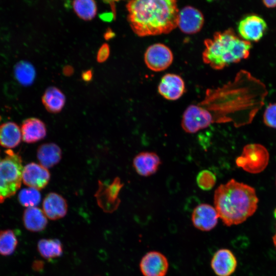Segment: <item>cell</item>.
<instances>
[{
    "label": "cell",
    "mask_w": 276,
    "mask_h": 276,
    "mask_svg": "<svg viewBox=\"0 0 276 276\" xmlns=\"http://www.w3.org/2000/svg\"><path fill=\"white\" fill-rule=\"evenodd\" d=\"M173 54L166 45L156 43L149 46L144 54V61L147 67L152 71H165L172 63Z\"/></svg>",
    "instance_id": "ba28073f"
},
{
    "label": "cell",
    "mask_w": 276,
    "mask_h": 276,
    "mask_svg": "<svg viewBox=\"0 0 276 276\" xmlns=\"http://www.w3.org/2000/svg\"><path fill=\"white\" fill-rule=\"evenodd\" d=\"M126 7L129 25L138 36L167 34L177 27L179 10L175 0H133Z\"/></svg>",
    "instance_id": "7a4b0ae2"
},
{
    "label": "cell",
    "mask_w": 276,
    "mask_h": 276,
    "mask_svg": "<svg viewBox=\"0 0 276 276\" xmlns=\"http://www.w3.org/2000/svg\"><path fill=\"white\" fill-rule=\"evenodd\" d=\"M269 155L267 149L260 144H249L243 147L242 154L236 160L238 167L252 174L263 171L267 167Z\"/></svg>",
    "instance_id": "8992f818"
},
{
    "label": "cell",
    "mask_w": 276,
    "mask_h": 276,
    "mask_svg": "<svg viewBox=\"0 0 276 276\" xmlns=\"http://www.w3.org/2000/svg\"><path fill=\"white\" fill-rule=\"evenodd\" d=\"M211 268L217 276H230L236 270L237 259L228 249L222 248L214 254L211 261Z\"/></svg>",
    "instance_id": "9a60e30c"
},
{
    "label": "cell",
    "mask_w": 276,
    "mask_h": 276,
    "mask_svg": "<svg viewBox=\"0 0 276 276\" xmlns=\"http://www.w3.org/2000/svg\"><path fill=\"white\" fill-rule=\"evenodd\" d=\"M43 211L49 219L55 220L64 217L67 211L66 200L60 195L54 192L48 194L42 203Z\"/></svg>",
    "instance_id": "2e32d148"
},
{
    "label": "cell",
    "mask_w": 276,
    "mask_h": 276,
    "mask_svg": "<svg viewBox=\"0 0 276 276\" xmlns=\"http://www.w3.org/2000/svg\"><path fill=\"white\" fill-rule=\"evenodd\" d=\"M18 200L22 205L27 208L36 207L41 200V195L36 189H24L18 194Z\"/></svg>",
    "instance_id": "4316f807"
},
{
    "label": "cell",
    "mask_w": 276,
    "mask_h": 276,
    "mask_svg": "<svg viewBox=\"0 0 276 276\" xmlns=\"http://www.w3.org/2000/svg\"><path fill=\"white\" fill-rule=\"evenodd\" d=\"M272 241L274 246L276 248V232L275 234L272 237Z\"/></svg>",
    "instance_id": "e575fe53"
},
{
    "label": "cell",
    "mask_w": 276,
    "mask_h": 276,
    "mask_svg": "<svg viewBox=\"0 0 276 276\" xmlns=\"http://www.w3.org/2000/svg\"><path fill=\"white\" fill-rule=\"evenodd\" d=\"M22 219L26 228L33 232L43 231L48 224L43 210L36 206L27 208L24 212Z\"/></svg>",
    "instance_id": "d6986e66"
},
{
    "label": "cell",
    "mask_w": 276,
    "mask_h": 276,
    "mask_svg": "<svg viewBox=\"0 0 276 276\" xmlns=\"http://www.w3.org/2000/svg\"><path fill=\"white\" fill-rule=\"evenodd\" d=\"M72 5L77 15L83 20H90L96 15L97 4L93 0L74 1Z\"/></svg>",
    "instance_id": "cb8c5ba5"
},
{
    "label": "cell",
    "mask_w": 276,
    "mask_h": 276,
    "mask_svg": "<svg viewBox=\"0 0 276 276\" xmlns=\"http://www.w3.org/2000/svg\"><path fill=\"white\" fill-rule=\"evenodd\" d=\"M203 61L213 69L220 70L246 59L251 43L238 36L232 29L215 32L204 41Z\"/></svg>",
    "instance_id": "277c9868"
},
{
    "label": "cell",
    "mask_w": 276,
    "mask_h": 276,
    "mask_svg": "<svg viewBox=\"0 0 276 276\" xmlns=\"http://www.w3.org/2000/svg\"><path fill=\"white\" fill-rule=\"evenodd\" d=\"M51 175L47 168L40 164L31 163L23 169L22 179L24 184L41 190L44 188L50 180Z\"/></svg>",
    "instance_id": "7c38bea8"
},
{
    "label": "cell",
    "mask_w": 276,
    "mask_h": 276,
    "mask_svg": "<svg viewBox=\"0 0 276 276\" xmlns=\"http://www.w3.org/2000/svg\"><path fill=\"white\" fill-rule=\"evenodd\" d=\"M115 36V33L110 28H108L104 34V37L106 40H109Z\"/></svg>",
    "instance_id": "1f68e13d"
},
{
    "label": "cell",
    "mask_w": 276,
    "mask_h": 276,
    "mask_svg": "<svg viewBox=\"0 0 276 276\" xmlns=\"http://www.w3.org/2000/svg\"><path fill=\"white\" fill-rule=\"evenodd\" d=\"M19 127L15 123L9 122L0 125V145L7 148L18 146L21 139Z\"/></svg>",
    "instance_id": "44dd1931"
},
{
    "label": "cell",
    "mask_w": 276,
    "mask_h": 276,
    "mask_svg": "<svg viewBox=\"0 0 276 276\" xmlns=\"http://www.w3.org/2000/svg\"><path fill=\"white\" fill-rule=\"evenodd\" d=\"M267 29L265 20L256 14H251L243 18L238 25L240 37L247 41H258Z\"/></svg>",
    "instance_id": "9c48e42d"
},
{
    "label": "cell",
    "mask_w": 276,
    "mask_h": 276,
    "mask_svg": "<svg viewBox=\"0 0 276 276\" xmlns=\"http://www.w3.org/2000/svg\"><path fill=\"white\" fill-rule=\"evenodd\" d=\"M14 75L17 80L23 85H29L35 78L34 66L27 61H20L15 66Z\"/></svg>",
    "instance_id": "d4e9b609"
},
{
    "label": "cell",
    "mask_w": 276,
    "mask_h": 276,
    "mask_svg": "<svg viewBox=\"0 0 276 276\" xmlns=\"http://www.w3.org/2000/svg\"><path fill=\"white\" fill-rule=\"evenodd\" d=\"M161 164L159 156L153 152H142L133 158V166L136 172L143 176L155 173Z\"/></svg>",
    "instance_id": "e0dca14e"
},
{
    "label": "cell",
    "mask_w": 276,
    "mask_h": 276,
    "mask_svg": "<svg viewBox=\"0 0 276 276\" xmlns=\"http://www.w3.org/2000/svg\"><path fill=\"white\" fill-rule=\"evenodd\" d=\"M42 102L47 111L54 113H58L65 105V97L59 89L51 86L44 91Z\"/></svg>",
    "instance_id": "7402d4cb"
},
{
    "label": "cell",
    "mask_w": 276,
    "mask_h": 276,
    "mask_svg": "<svg viewBox=\"0 0 276 276\" xmlns=\"http://www.w3.org/2000/svg\"><path fill=\"white\" fill-rule=\"evenodd\" d=\"M219 216L213 206L202 203L196 206L192 214V221L197 229L204 232L213 229L217 224Z\"/></svg>",
    "instance_id": "4fadbf2b"
},
{
    "label": "cell",
    "mask_w": 276,
    "mask_h": 276,
    "mask_svg": "<svg viewBox=\"0 0 276 276\" xmlns=\"http://www.w3.org/2000/svg\"><path fill=\"white\" fill-rule=\"evenodd\" d=\"M213 122L214 116L210 110L198 105H190L183 113L181 126L186 132L194 133Z\"/></svg>",
    "instance_id": "52a82bcc"
},
{
    "label": "cell",
    "mask_w": 276,
    "mask_h": 276,
    "mask_svg": "<svg viewBox=\"0 0 276 276\" xmlns=\"http://www.w3.org/2000/svg\"><path fill=\"white\" fill-rule=\"evenodd\" d=\"M18 240L13 231L5 229L0 231V255L9 256L15 251Z\"/></svg>",
    "instance_id": "484cf974"
},
{
    "label": "cell",
    "mask_w": 276,
    "mask_h": 276,
    "mask_svg": "<svg viewBox=\"0 0 276 276\" xmlns=\"http://www.w3.org/2000/svg\"><path fill=\"white\" fill-rule=\"evenodd\" d=\"M258 201L254 188L233 179L220 185L214 196L215 208L226 226L244 222L255 213Z\"/></svg>",
    "instance_id": "3957f363"
},
{
    "label": "cell",
    "mask_w": 276,
    "mask_h": 276,
    "mask_svg": "<svg viewBox=\"0 0 276 276\" xmlns=\"http://www.w3.org/2000/svg\"><path fill=\"white\" fill-rule=\"evenodd\" d=\"M185 90L183 79L175 74L168 73L163 76L158 86L159 94L165 99L171 101L179 99Z\"/></svg>",
    "instance_id": "5bb4252c"
},
{
    "label": "cell",
    "mask_w": 276,
    "mask_h": 276,
    "mask_svg": "<svg viewBox=\"0 0 276 276\" xmlns=\"http://www.w3.org/2000/svg\"><path fill=\"white\" fill-rule=\"evenodd\" d=\"M37 157L40 165L48 169L59 163L61 159L62 151L56 144L45 143L38 147Z\"/></svg>",
    "instance_id": "ffe728a7"
},
{
    "label": "cell",
    "mask_w": 276,
    "mask_h": 276,
    "mask_svg": "<svg viewBox=\"0 0 276 276\" xmlns=\"http://www.w3.org/2000/svg\"><path fill=\"white\" fill-rule=\"evenodd\" d=\"M262 2L264 5L267 8H272L276 7V1L264 0Z\"/></svg>",
    "instance_id": "d6a6232c"
},
{
    "label": "cell",
    "mask_w": 276,
    "mask_h": 276,
    "mask_svg": "<svg viewBox=\"0 0 276 276\" xmlns=\"http://www.w3.org/2000/svg\"><path fill=\"white\" fill-rule=\"evenodd\" d=\"M72 71H73V70L72 68V67H71L70 66H67L65 67L64 70H63L64 74H65L66 75H70L72 73Z\"/></svg>",
    "instance_id": "836d02e7"
},
{
    "label": "cell",
    "mask_w": 276,
    "mask_h": 276,
    "mask_svg": "<svg viewBox=\"0 0 276 276\" xmlns=\"http://www.w3.org/2000/svg\"><path fill=\"white\" fill-rule=\"evenodd\" d=\"M0 157V204L14 195L20 187L23 167L18 153L10 149Z\"/></svg>",
    "instance_id": "5b68a950"
},
{
    "label": "cell",
    "mask_w": 276,
    "mask_h": 276,
    "mask_svg": "<svg viewBox=\"0 0 276 276\" xmlns=\"http://www.w3.org/2000/svg\"><path fill=\"white\" fill-rule=\"evenodd\" d=\"M23 141L34 143L43 139L47 134L45 124L40 119L31 118L25 120L21 126Z\"/></svg>",
    "instance_id": "ac0fdd59"
},
{
    "label": "cell",
    "mask_w": 276,
    "mask_h": 276,
    "mask_svg": "<svg viewBox=\"0 0 276 276\" xmlns=\"http://www.w3.org/2000/svg\"><path fill=\"white\" fill-rule=\"evenodd\" d=\"M222 90L219 101L209 109L216 113V122H233L236 126L251 122L266 95L264 85L244 71Z\"/></svg>",
    "instance_id": "6da1fadb"
},
{
    "label": "cell",
    "mask_w": 276,
    "mask_h": 276,
    "mask_svg": "<svg viewBox=\"0 0 276 276\" xmlns=\"http://www.w3.org/2000/svg\"><path fill=\"white\" fill-rule=\"evenodd\" d=\"M140 268L144 276H165L169 268L168 261L161 252L150 251L142 258Z\"/></svg>",
    "instance_id": "8fae6325"
},
{
    "label": "cell",
    "mask_w": 276,
    "mask_h": 276,
    "mask_svg": "<svg viewBox=\"0 0 276 276\" xmlns=\"http://www.w3.org/2000/svg\"><path fill=\"white\" fill-rule=\"evenodd\" d=\"M40 255L45 259H52L60 257L63 254V246L57 239H42L37 244Z\"/></svg>",
    "instance_id": "603a6c76"
},
{
    "label": "cell",
    "mask_w": 276,
    "mask_h": 276,
    "mask_svg": "<svg viewBox=\"0 0 276 276\" xmlns=\"http://www.w3.org/2000/svg\"><path fill=\"white\" fill-rule=\"evenodd\" d=\"M204 22L203 14L194 7L187 6L179 11L177 27L185 34L191 35L199 32Z\"/></svg>",
    "instance_id": "30bf717a"
},
{
    "label": "cell",
    "mask_w": 276,
    "mask_h": 276,
    "mask_svg": "<svg viewBox=\"0 0 276 276\" xmlns=\"http://www.w3.org/2000/svg\"><path fill=\"white\" fill-rule=\"evenodd\" d=\"M110 54L109 46L107 43H103L100 48L97 55V60L99 63L105 62Z\"/></svg>",
    "instance_id": "f546056e"
},
{
    "label": "cell",
    "mask_w": 276,
    "mask_h": 276,
    "mask_svg": "<svg viewBox=\"0 0 276 276\" xmlns=\"http://www.w3.org/2000/svg\"><path fill=\"white\" fill-rule=\"evenodd\" d=\"M263 121L268 127L276 128V103H269L263 114Z\"/></svg>",
    "instance_id": "f1b7e54d"
},
{
    "label": "cell",
    "mask_w": 276,
    "mask_h": 276,
    "mask_svg": "<svg viewBox=\"0 0 276 276\" xmlns=\"http://www.w3.org/2000/svg\"><path fill=\"white\" fill-rule=\"evenodd\" d=\"M273 215H274V218L276 219V208H275V210H274V212H273Z\"/></svg>",
    "instance_id": "d590c367"
},
{
    "label": "cell",
    "mask_w": 276,
    "mask_h": 276,
    "mask_svg": "<svg viewBox=\"0 0 276 276\" xmlns=\"http://www.w3.org/2000/svg\"><path fill=\"white\" fill-rule=\"evenodd\" d=\"M216 181L215 175L208 170H203L200 171L196 177L198 186L204 191H208L212 189L216 183Z\"/></svg>",
    "instance_id": "83f0119b"
},
{
    "label": "cell",
    "mask_w": 276,
    "mask_h": 276,
    "mask_svg": "<svg viewBox=\"0 0 276 276\" xmlns=\"http://www.w3.org/2000/svg\"><path fill=\"white\" fill-rule=\"evenodd\" d=\"M93 77L91 70H87L84 71L82 74V78L85 82L90 81Z\"/></svg>",
    "instance_id": "4dcf8cb0"
}]
</instances>
